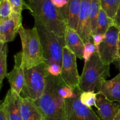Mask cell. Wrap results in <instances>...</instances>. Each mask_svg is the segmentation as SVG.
<instances>
[{
    "label": "cell",
    "instance_id": "cell-1",
    "mask_svg": "<svg viewBox=\"0 0 120 120\" xmlns=\"http://www.w3.org/2000/svg\"><path fill=\"white\" fill-rule=\"evenodd\" d=\"M33 101L41 112L43 120H68L65 99L57 92V76L48 74L44 93Z\"/></svg>",
    "mask_w": 120,
    "mask_h": 120
},
{
    "label": "cell",
    "instance_id": "cell-2",
    "mask_svg": "<svg viewBox=\"0 0 120 120\" xmlns=\"http://www.w3.org/2000/svg\"><path fill=\"white\" fill-rule=\"evenodd\" d=\"M28 4L34 17L38 18L59 36L64 37L68 25L63 8L55 7L51 0H29Z\"/></svg>",
    "mask_w": 120,
    "mask_h": 120
},
{
    "label": "cell",
    "instance_id": "cell-3",
    "mask_svg": "<svg viewBox=\"0 0 120 120\" xmlns=\"http://www.w3.org/2000/svg\"><path fill=\"white\" fill-rule=\"evenodd\" d=\"M36 28L43 49L45 62L48 65L56 63L62 66L63 49L66 46L65 38L49 29L41 19L34 16Z\"/></svg>",
    "mask_w": 120,
    "mask_h": 120
},
{
    "label": "cell",
    "instance_id": "cell-4",
    "mask_svg": "<svg viewBox=\"0 0 120 120\" xmlns=\"http://www.w3.org/2000/svg\"><path fill=\"white\" fill-rule=\"evenodd\" d=\"M110 76V64H104L96 50L91 58L84 63L80 79L79 88L82 91H100L103 80Z\"/></svg>",
    "mask_w": 120,
    "mask_h": 120
},
{
    "label": "cell",
    "instance_id": "cell-5",
    "mask_svg": "<svg viewBox=\"0 0 120 120\" xmlns=\"http://www.w3.org/2000/svg\"><path fill=\"white\" fill-rule=\"evenodd\" d=\"M18 34L21 39L22 55L25 69H29L45 62L39 36L35 26L26 29L21 26Z\"/></svg>",
    "mask_w": 120,
    "mask_h": 120
},
{
    "label": "cell",
    "instance_id": "cell-6",
    "mask_svg": "<svg viewBox=\"0 0 120 120\" xmlns=\"http://www.w3.org/2000/svg\"><path fill=\"white\" fill-rule=\"evenodd\" d=\"M47 68L48 64L43 62L31 69H25L24 84L21 93L22 98L35 101L43 94L49 74Z\"/></svg>",
    "mask_w": 120,
    "mask_h": 120
},
{
    "label": "cell",
    "instance_id": "cell-7",
    "mask_svg": "<svg viewBox=\"0 0 120 120\" xmlns=\"http://www.w3.org/2000/svg\"><path fill=\"white\" fill-rule=\"evenodd\" d=\"M120 28L111 27L97 50L102 62L106 64L114 63L120 59L119 32Z\"/></svg>",
    "mask_w": 120,
    "mask_h": 120
},
{
    "label": "cell",
    "instance_id": "cell-8",
    "mask_svg": "<svg viewBox=\"0 0 120 120\" xmlns=\"http://www.w3.org/2000/svg\"><path fill=\"white\" fill-rule=\"evenodd\" d=\"M75 96L65 99V107L68 120H101L91 107L81 102L80 96L82 93L79 87L74 89Z\"/></svg>",
    "mask_w": 120,
    "mask_h": 120
},
{
    "label": "cell",
    "instance_id": "cell-9",
    "mask_svg": "<svg viewBox=\"0 0 120 120\" xmlns=\"http://www.w3.org/2000/svg\"><path fill=\"white\" fill-rule=\"evenodd\" d=\"M76 56L65 46L63 49L60 77L64 83L73 89L79 87L80 79L76 64Z\"/></svg>",
    "mask_w": 120,
    "mask_h": 120
},
{
    "label": "cell",
    "instance_id": "cell-10",
    "mask_svg": "<svg viewBox=\"0 0 120 120\" xmlns=\"http://www.w3.org/2000/svg\"><path fill=\"white\" fill-rule=\"evenodd\" d=\"M22 97L16 91L10 89L1 103L0 110L4 113L7 120H22L21 104Z\"/></svg>",
    "mask_w": 120,
    "mask_h": 120
},
{
    "label": "cell",
    "instance_id": "cell-11",
    "mask_svg": "<svg viewBox=\"0 0 120 120\" xmlns=\"http://www.w3.org/2000/svg\"><path fill=\"white\" fill-rule=\"evenodd\" d=\"M22 15L12 12L10 17L0 21V42L7 43L15 39L22 25Z\"/></svg>",
    "mask_w": 120,
    "mask_h": 120
},
{
    "label": "cell",
    "instance_id": "cell-12",
    "mask_svg": "<svg viewBox=\"0 0 120 120\" xmlns=\"http://www.w3.org/2000/svg\"><path fill=\"white\" fill-rule=\"evenodd\" d=\"M15 64L13 69L8 73L7 77L10 84L11 89L21 94L25 81V66L22 52L14 56Z\"/></svg>",
    "mask_w": 120,
    "mask_h": 120
},
{
    "label": "cell",
    "instance_id": "cell-13",
    "mask_svg": "<svg viewBox=\"0 0 120 120\" xmlns=\"http://www.w3.org/2000/svg\"><path fill=\"white\" fill-rule=\"evenodd\" d=\"M91 0H81L77 32L84 43L92 42L90 26V14Z\"/></svg>",
    "mask_w": 120,
    "mask_h": 120
},
{
    "label": "cell",
    "instance_id": "cell-14",
    "mask_svg": "<svg viewBox=\"0 0 120 120\" xmlns=\"http://www.w3.org/2000/svg\"><path fill=\"white\" fill-rule=\"evenodd\" d=\"M96 107L98 116L101 120H114L119 111L120 105L110 100L102 93H96Z\"/></svg>",
    "mask_w": 120,
    "mask_h": 120
},
{
    "label": "cell",
    "instance_id": "cell-15",
    "mask_svg": "<svg viewBox=\"0 0 120 120\" xmlns=\"http://www.w3.org/2000/svg\"><path fill=\"white\" fill-rule=\"evenodd\" d=\"M64 38L66 46L68 47L76 57L83 59L84 43L77 30L70 27L67 26Z\"/></svg>",
    "mask_w": 120,
    "mask_h": 120
},
{
    "label": "cell",
    "instance_id": "cell-16",
    "mask_svg": "<svg viewBox=\"0 0 120 120\" xmlns=\"http://www.w3.org/2000/svg\"><path fill=\"white\" fill-rule=\"evenodd\" d=\"M99 91L110 100L120 103V72L112 79L103 80Z\"/></svg>",
    "mask_w": 120,
    "mask_h": 120
},
{
    "label": "cell",
    "instance_id": "cell-17",
    "mask_svg": "<svg viewBox=\"0 0 120 120\" xmlns=\"http://www.w3.org/2000/svg\"><path fill=\"white\" fill-rule=\"evenodd\" d=\"M81 0H70L64 8L68 26L77 30Z\"/></svg>",
    "mask_w": 120,
    "mask_h": 120
},
{
    "label": "cell",
    "instance_id": "cell-18",
    "mask_svg": "<svg viewBox=\"0 0 120 120\" xmlns=\"http://www.w3.org/2000/svg\"><path fill=\"white\" fill-rule=\"evenodd\" d=\"M21 111L22 120H43L40 111L29 98H22Z\"/></svg>",
    "mask_w": 120,
    "mask_h": 120
},
{
    "label": "cell",
    "instance_id": "cell-19",
    "mask_svg": "<svg viewBox=\"0 0 120 120\" xmlns=\"http://www.w3.org/2000/svg\"><path fill=\"white\" fill-rule=\"evenodd\" d=\"M114 26V20L109 17L106 13L101 9L97 21V26L95 34H104L111 27Z\"/></svg>",
    "mask_w": 120,
    "mask_h": 120
},
{
    "label": "cell",
    "instance_id": "cell-20",
    "mask_svg": "<svg viewBox=\"0 0 120 120\" xmlns=\"http://www.w3.org/2000/svg\"><path fill=\"white\" fill-rule=\"evenodd\" d=\"M101 9V7L100 0H91L90 14V26L92 36L96 34L97 21Z\"/></svg>",
    "mask_w": 120,
    "mask_h": 120
},
{
    "label": "cell",
    "instance_id": "cell-21",
    "mask_svg": "<svg viewBox=\"0 0 120 120\" xmlns=\"http://www.w3.org/2000/svg\"><path fill=\"white\" fill-rule=\"evenodd\" d=\"M8 48L7 43L0 42V89L2 88L3 80L7 75V55Z\"/></svg>",
    "mask_w": 120,
    "mask_h": 120
},
{
    "label": "cell",
    "instance_id": "cell-22",
    "mask_svg": "<svg viewBox=\"0 0 120 120\" xmlns=\"http://www.w3.org/2000/svg\"><path fill=\"white\" fill-rule=\"evenodd\" d=\"M100 2L101 9L113 19L120 6V0H100Z\"/></svg>",
    "mask_w": 120,
    "mask_h": 120
},
{
    "label": "cell",
    "instance_id": "cell-23",
    "mask_svg": "<svg viewBox=\"0 0 120 120\" xmlns=\"http://www.w3.org/2000/svg\"><path fill=\"white\" fill-rule=\"evenodd\" d=\"M97 94L94 91H82L80 96L81 102L86 106H96Z\"/></svg>",
    "mask_w": 120,
    "mask_h": 120
},
{
    "label": "cell",
    "instance_id": "cell-24",
    "mask_svg": "<svg viewBox=\"0 0 120 120\" xmlns=\"http://www.w3.org/2000/svg\"><path fill=\"white\" fill-rule=\"evenodd\" d=\"M12 12L11 5L9 0H1L0 1V21L5 20L10 17Z\"/></svg>",
    "mask_w": 120,
    "mask_h": 120
},
{
    "label": "cell",
    "instance_id": "cell-25",
    "mask_svg": "<svg viewBox=\"0 0 120 120\" xmlns=\"http://www.w3.org/2000/svg\"><path fill=\"white\" fill-rule=\"evenodd\" d=\"M11 5L12 12L21 14L23 9H26L30 11V8L28 4L24 0H9Z\"/></svg>",
    "mask_w": 120,
    "mask_h": 120
},
{
    "label": "cell",
    "instance_id": "cell-26",
    "mask_svg": "<svg viewBox=\"0 0 120 120\" xmlns=\"http://www.w3.org/2000/svg\"><path fill=\"white\" fill-rule=\"evenodd\" d=\"M96 51V47L92 42H87L84 43V51H83V59L84 63L87 62Z\"/></svg>",
    "mask_w": 120,
    "mask_h": 120
},
{
    "label": "cell",
    "instance_id": "cell-27",
    "mask_svg": "<svg viewBox=\"0 0 120 120\" xmlns=\"http://www.w3.org/2000/svg\"><path fill=\"white\" fill-rule=\"evenodd\" d=\"M47 70L49 75L53 76H59L62 71V66L56 63H52L48 65Z\"/></svg>",
    "mask_w": 120,
    "mask_h": 120
},
{
    "label": "cell",
    "instance_id": "cell-28",
    "mask_svg": "<svg viewBox=\"0 0 120 120\" xmlns=\"http://www.w3.org/2000/svg\"><path fill=\"white\" fill-rule=\"evenodd\" d=\"M105 35L104 34H94L92 36V42L93 43L94 46L96 47V50H98L99 46L100 45L105 38Z\"/></svg>",
    "mask_w": 120,
    "mask_h": 120
},
{
    "label": "cell",
    "instance_id": "cell-29",
    "mask_svg": "<svg viewBox=\"0 0 120 120\" xmlns=\"http://www.w3.org/2000/svg\"><path fill=\"white\" fill-rule=\"evenodd\" d=\"M51 1L55 7L60 9L64 8L68 4V2L66 1V0H51Z\"/></svg>",
    "mask_w": 120,
    "mask_h": 120
},
{
    "label": "cell",
    "instance_id": "cell-30",
    "mask_svg": "<svg viewBox=\"0 0 120 120\" xmlns=\"http://www.w3.org/2000/svg\"><path fill=\"white\" fill-rule=\"evenodd\" d=\"M113 20L114 22V26L120 28V4L117 14H116L115 17L114 18Z\"/></svg>",
    "mask_w": 120,
    "mask_h": 120
},
{
    "label": "cell",
    "instance_id": "cell-31",
    "mask_svg": "<svg viewBox=\"0 0 120 120\" xmlns=\"http://www.w3.org/2000/svg\"><path fill=\"white\" fill-rule=\"evenodd\" d=\"M0 120H7L4 113L1 110H0Z\"/></svg>",
    "mask_w": 120,
    "mask_h": 120
},
{
    "label": "cell",
    "instance_id": "cell-32",
    "mask_svg": "<svg viewBox=\"0 0 120 120\" xmlns=\"http://www.w3.org/2000/svg\"><path fill=\"white\" fill-rule=\"evenodd\" d=\"M114 120H120V108L119 109V111L117 112V115H116V117H115Z\"/></svg>",
    "mask_w": 120,
    "mask_h": 120
},
{
    "label": "cell",
    "instance_id": "cell-33",
    "mask_svg": "<svg viewBox=\"0 0 120 120\" xmlns=\"http://www.w3.org/2000/svg\"><path fill=\"white\" fill-rule=\"evenodd\" d=\"M119 45H120V59H120V32H119Z\"/></svg>",
    "mask_w": 120,
    "mask_h": 120
},
{
    "label": "cell",
    "instance_id": "cell-34",
    "mask_svg": "<svg viewBox=\"0 0 120 120\" xmlns=\"http://www.w3.org/2000/svg\"><path fill=\"white\" fill-rule=\"evenodd\" d=\"M119 60H120V59H119Z\"/></svg>",
    "mask_w": 120,
    "mask_h": 120
}]
</instances>
